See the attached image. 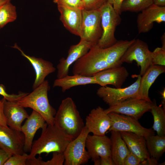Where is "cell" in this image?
I'll return each instance as SVG.
<instances>
[{
	"mask_svg": "<svg viewBox=\"0 0 165 165\" xmlns=\"http://www.w3.org/2000/svg\"><path fill=\"white\" fill-rule=\"evenodd\" d=\"M50 89L47 80L34 89L30 93L23 97L16 102L24 108H30L41 115L48 125L54 124V117L56 112L50 104L48 92Z\"/></svg>",
	"mask_w": 165,
	"mask_h": 165,
	"instance_id": "cell-3",
	"label": "cell"
},
{
	"mask_svg": "<svg viewBox=\"0 0 165 165\" xmlns=\"http://www.w3.org/2000/svg\"><path fill=\"white\" fill-rule=\"evenodd\" d=\"M56 4H60L75 8L83 9L82 0H53Z\"/></svg>",
	"mask_w": 165,
	"mask_h": 165,
	"instance_id": "cell-35",
	"label": "cell"
},
{
	"mask_svg": "<svg viewBox=\"0 0 165 165\" xmlns=\"http://www.w3.org/2000/svg\"><path fill=\"white\" fill-rule=\"evenodd\" d=\"M11 0H0V7L5 3L11 1Z\"/></svg>",
	"mask_w": 165,
	"mask_h": 165,
	"instance_id": "cell-44",
	"label": "cell"
},
{
	"mask_svg": "<svg viewBox=\"0 0 165 165\" xmlns=\"http://www.w3.org/2000/svg\"><path fill=\"white\" fill-rule=\"evenodd\" d=\"M129 75L126 68L120 66L106 69L94 75L97 84L101 86L112 85L116 88H121Z\"/></svg>",
	"mask_w": 165,
	"mask_h": 165,
	"instance_id": "cell-17",
	"label": "cell"
},
{
	"mask_svg": "<svg viewBox=\"0 0 165 165\" xmlns=\"http://www.w3.org/2000/svg\"><path fill=\"white\" fill-rule=\"evenodd\" d=\"M12 155L0 148V165H4L7 160Z\"/></svg>",
	"mask_w": 165,
	"mask_h": 165,
	"instance_id": "cell-38",
	"label": "cell"
},
{
	"mask_svg": "<svg viewBox=\"0 0 165 165\" xmlns=\"http://www.w3.org/2000/svg\"><path fill=\"white\" fill-rule=\"evenodd\" d=\"M153 3L160 6H165V0H153Z\"/></svg>",
	"mask_w": 165,
	"mask_h": 165,
	"instance_id": "cell-42",
	"label": "cell"
},
{
	"mask_svg": "<svg viewBox=\"0 0 165 165\" xmlns=\"http://www.w3.org/2000/svg\"><path fill=\"white\" fill-rule=\"evenodd\" d=\"M102 29V36L97 46L99 48H108L118 41L115 33L116 27L120 23V15L115 10L112 6L107 2L100 9Z\"/></svg>",
	"mask_w": 165,
	"mask_h": 165,
	"instance_id": "cell-4",
	"label": "cell"
},
{
	"mask_svg": "<svg viewBox=\"0 0 165 165\" xmlns=\"http://www.w3.org/2000/svg\"><path fill=\"white\" fill-rule=\"evenodd\" d=\"M89 133L85 126L80 134L72 140L65 150L64 165H81L87 163L90 157L86 147V141Z\"/></svg>",
	"mask_w": 165,
	"mask_h": 165,
	"instance_id": "cell-6",
	"label": "cell"
},
{
	"mask_svg": "<svg viewBox=\"0 0 165 165\" xmlns=\"http://www.w3.org/2000/svg\"><path fill=\"white\" fill-rule=\"evenodd\" d=\"M124 0H107V2L112 5L115 11L121 15L122 4Z\"/></svg>",
	"mask_w": 165,
	"mask_h": 165,
	"instance_id": "cell-37",
	"label": "cell"
},
{
	"mask_svg": "<svg viewBox=\"0 0 165 165\" xmlns=\"http://www.w3.org/2000/svg\"><path fill=\"white\" fill-rule=\"evenodd\" d=\"M47 125L42 116L33 110L31 114L26 119L22 126L21 132L24 137V150L25 152H30L33 143V140L37 131L44 128Z\"/></svg>",
	"mask_w": 165,
	"mask_h": 165,
	"instance_id": "cell-18",
	"label": "cell"
},
{
	"mask_svg": "<svg viewBox=\"0 0 165 165\" xmlns=\"http://www.w3.org/2000/svg\"><path fill=\"white\" fill-rule=\"evenodd\" d=\"M151 52L147 44L141 40L135 39L124 53L120 61L122 63H132L133 61L140 66V75L141 76L152 65Z\"/></svg>",
	"mask_w": 165,
	"mask_h": 165,
	"instance_id": "cell-7",
	"label": "cell"
},
{
	"mask_svg": "<svg viewBox=\"0 0 165 165\" xmlns=\"http://www.w3.org/2000/svg\"><path fill=\"white\" fill-rule=\"evenodd\" d=\"M108 114L111 119V125L107 133L112 131L130 132L143 136L145 138L155 134L152 128L143 127L138 120L134 118L113 112Z\"/></svg>",
	"mask_w": 165,
	"mask_h": 165,
	"instance_id": "cell-9",
	"label": "cell"
},
{
	"mask_svg": "<svg viewBox=\"0 0 165 165\" xmlns=\"http://www.w3.org/2000/svg\"><path fill=\"white\" fill-rule=\"evenodd\" d=\"M150 111L153 116V130L156 131L157 135L165 136V108L161 105L158 106L156 100L152 101Z\"/></svg>",
	"mask_w": 165,
	"mask_h": 165,
	"instance_id": "cell-27",
	"label": "cell"
},
{
	"mask_svg": "<svg viewBox=\"0 0 165 165\" xmlns=\"http://www.w3.org/2000/svg\"><path fill=\"white\" fill-rule=\"evenodd\" d=\"M1 28L0 27V29Z\"/></svg>",
	"mask_w": 165,
	"mask_h": 165,
	"instance_id": "cell-45",
	"label": "cell"
},
{
	"mask_svg": "<svg viewBox=\"0 0 165 165\" xmlns=\"http://www.w3.org/2000/svg\"><path fill=\"white\" fill-rule=\"evenodd\" d=\"M72 140L55 124H47L42 129L39 138L33 143L28 160L34 159L37 155L42 153H63Z\"/></svg>",
	"mask_w": 165,
	"mask_h": 165,
	"instance_id": "cell-1",
	"label": "cell"
},
{
	"mask_svg": "<svg viewBox=\"0 0 165 165\" xmlns=\"http://www.w3.org/2000/svg\"><path fill=\"white\" fill-rule=\"evenodd\" d=\"M161 40L162 43V47L165 49V33L161 37Z\"/></svg>",
	"mask_w": 165,
	"mask_h": 165,
	"instance_id": "cell-43",
	"label": "cell"
},
{
	"mask_svg": "<svg viewBox=\"0 0 165 165\" xmlns=\"http://www.w3.org/2000/svg\"><path fill=\"white\" fill-rule=\"evenodd\" d=\"M83 9L86 10H99L107 2V0H82Z\"/></svg>",
	"mask_w": 165,
	"mask_h": 165,
	"instance_id": "cell-32",
	"label": "cell"
},
{
	"mask_svg": "<svg viewBox=\"0 0 165 165\" xmlns=\"http://www.w3.org/2000/svg\"><path fill=\"white\" fill-rule=\"evenodd\" d=\"M82 13L80 39L96 45L102 34L100 10L82 9Z\"/></svg>",
	"mask_w": 165,
	"mask_h": 165,
	"instance_id": "cell-8",
	"label": "cell"
},
{
	"mask_svg": "<svg viewBox=\"0 0 165 165\" xmlns=\"http://www.w3.org/2000/svg\"><path fill=\"white\" fill-rule=\"evenodd\" d=\"M111 141L105 135L88 134L86 141V147L90 159L95 165H100L101 157L111 156Z\"/></svg>",
	"mask_w": 165,
	"mask_h": 165,
	"instance_id": "cell-12",
	"label": "cell"
},
{
	"mask_svg": "<svg viewBox=\"0 0 165 165\" xmlns=\"http://www.w3.org/2000/svg\"><path fill=\"white\" fill-rule=\"evenodd\" d=\"M60 19L65 28L72 34L80 37L82 20V10L57 4Z\"/></svg>",
	"mask_w": 165,
	"mask_h": 165,
	"instance_id": "cell-16",
	"label": "cell"
},
{
	"mask_svg": "<svg viewBox=\"0 0 165 165\" xmlns=\"http://www.w3.org/2000/svg\"><path fill=\"white\" fill-rule=\"evenodd\" d=\"M165 21V6H160L153 4L138 14L137 18L138 33L149 32L154 22L158 24Z\"/></svg>",
	"mask_w": 165,
	"mask_h": 165,
	"instance_id": "cell-14",
	"label": "cell"
},
{
	"mask_svg": "<svg viewBox=\"0 0 165 165\" xmlns=\"http://www.w3.org/2000/svg\"><path fill=\"white\" fill-rule=\"evenodd\" d=\"M24 137L21 131L0 126V148L12 155L24 152Z\"/></svg>",
	"mask_w": 165,
	"mask_h": 165,
	"instance_id": "cell-11",
	"label": "cell"
},
{
	"mask_svg": "<svg viewBox=\"0 0 165 165\" xmlns=\"http://www.w3.org/2000/svg\"><path fill=\"white\" fill-rule=\"evenodd\" d=\"M141 162L138 157L130 152L124 160L123 165H140Z\"/></svg>",
	"mask_w": 165,
	"mask_h": 165,
	"instance_id": "cell-36",
	"label": "cell"
},
{
	"mask_svg": "<svg viewBox=\"0 0 165 165\" xmlns=\"http://www.w3.org/2000/svg\"><path fill=\"white\" fill-rule=\"evenodd\" d=\"M51 159L46 161L42 160L41 157L38 158L28 160L26 165H63L64 161V156L63 153L57 152H53Z\"/></svg>",
	"mask_w": 165,
	"mask_h": 165,
	"instance_id": "cell-30",
	"label": "cell"
},
{
	"mask_svg": "<svg viewBox=\"0 0 165 165\" xmlns=\"http://www.w3.org/2000/svg\"><path fill=\"white\" fill-rule=\"evenodd\" d=\"M94 45L93 44L81 39L78 44L71 46L66 58H62L57 66V79L68 75L70 66L73 63L86 54Z\"/></svg>",
	"mask_w": 165,
	"mask_h": 165,
	"instance_id": "cell-13",
	"label": "cell"
},
{
	"mask_svg": "<svg viewBox=\"0 0 165 165\" xmlns=\"http://www.w3.org/2000/svg\"><path fill=\"white\" fill-rule=\"evenodd\" d=\"M152 103L143 99L131 98L105 110L107 113L120 114L138 120L145 113L150 110Z\"/></svg>",
	"mask_w": 165,
	"mask_h": 165,
	"instance_id": "cell-10",
	"label": "cell"
},
{
	"mask_svg": "<svg viewBox=\"0 0 165 165\" xmlns=\"http://www.w3.org/2000/svg\"><path fill=\"white\" fill-rule=\"evenodd\" d=\"M0 126L7 127L6 118L3 110V102L2 99H0Z\"/></svg>",
	"mask_w": 165,
	"mask_h": 165,
	"instance_id": "cell-39",
	"label": "cell"
},
{
	"mask_svg": "<svg viewBox=\"0 0 165 165\" xmlns=\"http://www.w3.org/2000/svg\"><path fill=\"white\" fill-rule=\"evenodd\" d=\"M111 125V119L108 114L99 106L92 109L86 116L85 126L89 133L103 136L107 133Z\"/></svg>",
	"mask_w": 165,
	"mask_h": 165,
	"instance_id": "cell-15",
	"label": "cell"
},
{
	"mask_svg": "<svg viewBox=\"0 0 165 165\" xmlns=\"http://www.w3.org/2000/svg\"><path fill=\"white\" fill-rule=\"evenodd\" d=\"M54 124L73 139L81 133L85 125L73 99L62 100L54 117Z\"/></svg>",
	"mask_w": 165,
	"mask_h": 165,
	"instance_id": "cell-2",
	"label": "cell"
},
{
	"mask_svg": "<svg viewBox=\"0 0 165 165\" xmlns=\"http://www.w3.org/2000/svg\"><path fill=\"white\" fill-rule=\"evenodd\" d=\"M100 165H115L111 157L105 156L100 158Z\"/></svg>",
	"mask_w": 165,
	"mask_h": 165,
	"instance_id": "cell-40",
	"label": "cell"
},
{
	"mask_svg": "<svg viewBox=\"0 0 165 165\" xmlns=\"http://www.w3.org/2000/svg\"><path fill=\"white\" fill-rule=\"evenodd\" d=\"M158 160L156 159L150 157L148 159L142 162L141 163L140 165H163L162 164V163H158Z\"/></svg>",
	"mask_w": 165,
	"mask_h": 165,
	"instance_id": "cell-41",
	"label": "cell"
},
{
	"mask_svg": "<svg viewBox=\"0 0 165 165\" xmlns=\"http://www.w3.org/2000/svg\"><path fill=\"white\" fill-rule=\"evenodd\" d=\"M16 6L8 2L0 7V27L2 28L9 23L14 21L17 18Z\"/></svg>",
	"mask_w": 165,
	"mask_h": 165,
	"instance_id": "cell-28",
	"label": "cell"
},
{
	"mask_svg": "<svg viewBox=\"0 0 165 165\" xmlns=\"http://www.w3.org/2000/svg\"><path fill=\"white\" fill-rule=\"evenodd\" d=\"M2 99L7 125L21 132L22 123L29 115L24 108L18 105L16 102L8 101L4 97Z\"/></svg>",
	"mask_w": 165,
	"mask_h": 165,
	"instance_id": "cell-20",
	"label": "cell"
},
{
	"mask_svg": "<svg viewBox=\"0 0 165 165\" xmlns=\"http://www.w3.org/2000/svg\"><path fill=\"white\" fill-rule=\"evenodd\" d=\"M28 156L25 152L22 154L13 155L9 158L4 165H26Z\"/></svg>",
	"mask_w": 165,
	"mask_h": 165,
	"instance_id": "cell-33",
	"label": "cell"
},
{
	"mask_svg": "<svg viewBox=\"0 0 165 165\" xmlns=\"http://www.w3.org/2000/svg\"><path fill=\"white\" fill-rule=\"evenodd\" d=\"M152 65H165V49L157 47L151 53Z\"/></svg>",
	"mask_w": 165,
	"mask_h": 165,
	"instance_id": "cell-31",
	"label": "cell"
},
{
	"mask_svg": "<svg viewBox=\"0 0 165 165\" xmlns=\"http://www.w3.org/2000/svg\"><path fill=\"white\" fill-rule=\"evenodd\" d=\"M110 132L112 159L115 165H123L124 160L130 152L119 132Z\"/></svg>",
	"mask_w": 165,
	"mask_h": 165,
	"instance_id": "cell-24",
	"label": "cell"
},
{
	"mask_svg": "<svg viewBox=\"0 0 165 165\" xmlns=\"http://www.w3.org/2000/svg\"><path fill=\"white\" fill-rule=\"evenodd\" d=\"M12 47L19 51L22 55L29 61L34 68L36 76L32 86L33 90L41 84L47 75L56 71V68L51 62L41 58L27 55L16 43H15Z\"/></svg>",
	"mask_w": 165,
	"mask_h": 165,
	"instance_id": "cell-19",
	"label": "cell"
},
{
	"mask_svg": "<svg viewBox=\"0 0 165 165\" xmlns=\"http://www.w3.org/2000/svg\"><path fill=\"white\" fill-rule=\"evenodd\" d=\"M97 84L94 77L79 75H68L63 78L57 79L54 82L53 87H60L63 92L73 87L89 84Z\"/></svg>",
	"mask_w": 165,
	"mask_h": 165,
	"instance_id": "cell-25",
	"label": "cell"
},
{
	"mask_svg": "<svg viewBox=\"0 0 165 165\" xmlns=\"http://www.w3.org/2000/svg\"><path fill=\"white\" fill-rule=\"evenodd\" d=\"M145 139L146 146L150 157L158 160L165 152V136L153 135Z\"/></svg>",
	"mask_w": 165,
	"mask_h": 165,
	"instance_id": "cell-26",
	"label": "cell"
},
{
	"mask_svg": "<svg viewBox=\"0 0 165 165\" xmlns=\"http://www.w3.org/2000/svg\"><path fill=\"white\" fill-rule=\"evenodd\" d=\"M165 72V66L152 65L150 67L141 78L138 90L140 99L152 101L148 95L149 88L157 77Z\"/></svg>",
	"mask_w": 165,
	"mask_h": 165,
	"instance_id": "cell-22",
	"label": "cell"
},
{
	"mask_svg": "<svg viewBox=\"0 0 165 165\" xmlns=\"http://www.w3.org/2000/svg\"><path fill=\"white\" fill-rule=\"evenodd\" d=\"M153 3V0H124L121 7V12H141Z\"/></svg>",
	"mask_w": 165,
	"mask_h": 165,
	"instance_id": "cell-29",
	"label": "cell"
},
{
	"mask_svg": "<svg viewBox=\"0 0 165 165\" xmlns=\"http://www.w3.org/2000/svg\"><path fill=\"white\" fill-rule=\"evenodd\" d=\"M28 93L21 92L18 94H9L6 92L4 86L3 85L0 84V95H2L4 98L8 101L16 102Z\"/></svg>",
	"mask_w": 165,
	"mask_h": 165,
	"instance_id": "cell-34",
	"label": "cell"
},
{
	"mask_svg": "<svg viewBox=\"0 0 165 165\" xmlns=\"http://www.w3.org/2000/svg\"><path fill=\"white\" fill-rule=\"evenodd\" d=\"M135 38L130 40H119L108 48L102 49L107 61L110 68L121 66V58Z\"/></svg>",
	"mask_w": 165,
	"mask_h": 165,
	"instance_id": "cell-23",
	"label": "cell"
},
{
	"mask_svg": "<svg viewBox=\"0 0 165 165\" xmlns=\"http://www.w3.org/2000/svg\"><path fill=\"white\" fill-rule=\"evenodd\" d=\"M136 81L128 87L124 88H112L102 86L97 90V95L109 107L117 105L130 98H140L138 88L141 76L136 75Z\"/></svg>",
	"mask_w": 165,
	"mask_h": 165,
	"instance_id": "cell-5",
	"label": "cell"
},
{
	"mask_svg": "<svg viewBox=\"0 0 165 165\" xmlns=\"http://www.w3.org/2000/svg\"><path fill=\"white\" fill-rule=\"evenodd\" d=\"M120 132L130 152L138 157L141 162L150 157L144 137L132 132Z\"/></svg>",
	"mask_w": 165,
	"mask_h": 165,
	"instance_id": "cell-21",
	"label": "cell"
}]
</instances>
